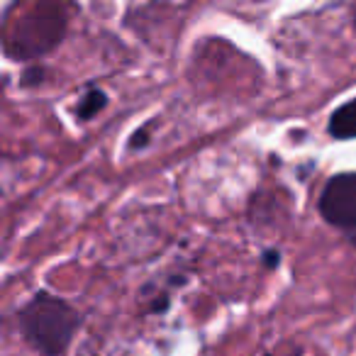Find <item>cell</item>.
Returning a JSON list of instances; mask_svg holds the SVG:
<instances>
[{
  "instance_id": "cell-5",
  "label": "cell",
  "mask_w": 356,
  "mask_h": 356,
  "mask_svg": "<svg viewBox=\"0 0 356 356\" xmlns=\"http://www.w3.org/2000/svg\"><path fill=\"white\" fill-rule=\"evenodd\" d=\"M278 261H281V254H278L276 249H266V254H264V266H266V268H276Z\"/></svg>"
},
{
  "instance_id": "cell-8",
  "label": "cell",
  "mask_w": 356,
  "mask_h": 356,
  "mask_svg": "<svg viewBox=\"0 0 356 356\" xmlns=\"http://www.w3.org/2000/svg\"><path fill=\"white\" fill-rule=\"evenodd\" d=\"M296 356H298V354H296Z\"/></svg>"
},
{
  "instance_id": "cell-6",
  "label": "cell",
  "mask_w": 356,
  "mask_h": 356,
  "mask_svg": "<svg viewBox=\"0 0 356 356\" xmlns=\"http://www.w3.org/2000/svg\"><path fill=\"white\" fill-rule=\"evenodd\" d=\"M144 142H147V132H144V129H139V132L132 137V147H134V144H137V147H142Z\"/></svg>"
},
{
  "instance_id": "cell-2",
  "label": "cell",
  "mask_w": 356,
  "mask_h": 356,
  "mask_svg": "<svg viewBox=\"0 0 356 356\" xmlns=\"http://www.w3.org/2000/svg\"><path fill=\"white\" fill-rule=\"evenodd\" d=\"M320 213L356 247V173H339L327 181L320 195Z\"/></svg>"
},
{
  "instance_id": "cell-1",
  "label": "cell",
  "mask_w": 356,
  "mask_h": 356,
  "mask_svg": "<svg viewBox=\"0 0 356 356\" xmlns=\"http://www.w3.org/2000/svg\"><path fill=\"white\" fill-rule=\"evenodd\" d=\"M17 327L22 339L42 356H64L81 327V312L64 298L40 291L17 310Z\"/></svg>"
},
{
  "instance_id": "cell-7",
  "label": "cell",
  "mask_w": 356,
  "mask_h": 356,
  "mask_svg": "<svg viewBox=\"0 0 356 356\" xmlns=\"http://www.w3.org/2000/svg\"><path fill=\"white\" fill-rule=\"evenodd\" d=\"M354 20H356V13H354Z\"/></svg>"
},
{
  "instance_id": "cell-4",
  "label": "cell",
  "mask_w": 356,
  "mask_h": 356,
  "mask_svg": "<svg viewBox=\"0 0 356 356\" xmlns=\"http://www.w3.org/2000/svg\"><path fill=\"white\" fill-rule=\"evenodd\" d=\"M105 105H108V95H105L103 90H90V93L83 95V100H81V105H79V120L95 118Z\"/></svg>"
},
{
  "instance_id": "cell-3",
  "label": "cell",
  "mask_w": 356,
  "mask_h": 356,
  "mask_svg": "<svg viewBox=\"0 0 356 356\" xmlns=\"http://www.w3.org/2000/svg\"><path fill=\"white\" fill-rule=\"evenodd\" d=\"M330 134L337 139H356V98L332 113Z\"/></svg>"
}]
</instances>
